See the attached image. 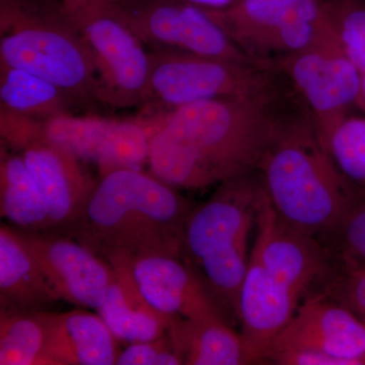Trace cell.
Segmentation results:
<instances>
[{
	"label": "cell",
	"mask_w": 365,
	"mask_h": 365,
	"mask_svg": "<svg viewBox=\"0 0 365 365\" xmlns=\"http://www.w3.org/2000/svg\"><path fill=\"white\" fill-rule=\"evenodd\" d=\"M270 100L218 98L158 115L151 174L175 188L198 190L258 170L285 121Z\"/></svg>",
	"instance_id": "cell-1"
},
{
	"label": "cell",
	"mask_w": 365,
	"mask_h": 365,
	"mask_svg": "<svg viewBox=\"0 0 365 365\" xmlns=\"http://www.w3.org/2000/svg\"><path fill=\"white\" fill-rule=\"evenodd\" d=\"M195 204L141 170L101 177L85 210L62 230L108 263L148 256L182 259L185 227Z\"/></svg>",
	"instance_id": "cell-2"
},
{
	"label": "cell",
	"mask_w": 365,
	"mask_h": 365,
	"mask_svg": "<svg viewBox=\"0 0 365 365\" xmlns=\"http://www.w3.org/2000/svg\"><path fill=\"white\" fill-rule=\"evenodd\" d=\"M258 172L278 215L324 246L364 190L343 176L314 127L300 122H284Z\"/></svg>",
	"instance_id": "cell-3"
},
{
	"label": "cell",
	"mask_w": 365,
	"mask_h": 365,
	"mask_svg": "<svg viewBox=\"0 0 365 365\" xmlns=\"http://www.w3.org/2000/svg\"><path fill=\"white\" fill-rule=\"evenodd\" d=\"M0 66L50 81L76 106L98 103L90 52L60 0H0Z\"/></svg>",
	"instance_id": "cell-4"
},
{
	"label": "cell",
	"mask_w": 365,
	"mask_h": 365,
	"mask_svg": "<svg viewBox=\"0 0 365 365\" xmlns=\"http://www.w3.org/2000/svg\"><path fill=\"white\" fill-rule=\"evenodd\" d=\"M263 194L260 175L253 173L222 182L193 208L185 227L182 260L196 271L227 319L237 321L249 237Z\"/></svg>",
	"instance_id": "cell-5"
},
{
	"label": "cell",
	"mask_w": 365,
	"mask_h": 365,
	"mask_svg": "<svg viewBox=\"0 0 365 365\" xmlns=\"http://www.w3.org/2000/svg\"><path fill=\"white\" fill-rule=\"evenodd\" d=\"M150 60L148 93L143 103L148 115L218 98L272 100V81L257 62L169 50L150 51Z\"/></svg>",
	"instance_id": "cell-6"
},
{
	"label": "cell",
	"mask_w": 365,
	"mask_h": 365,
	"mask_svg": "<svg viewBox=\"0 0 365 365\" xmlns=\"http://www.w3.org/2000/svg\"><path fill=\"white\" fill-rule=\"evenodd\" d=\"M90 52L98 79V101L125 109L143 105L150 51L114 1H101L71 14Z\"/></svg>",
	"instance_id": "cell-7"
},
{
	"label": "cell",
	"mask_w": 365,
	"mask_h": 365,
	"mask_svg": "<svg viewBox=\"0 0 365 365\" xmlns=\"http://www.w3.org/2000/svg\"><path fill=\"white\" fill-rule=\"evenodd\" d=\"M115 4L150 51L256 62L204 7L184 0H115Z\"/></svg>",
	"instance_id": "cell-8"
},
{
	"label": "cell",
	"mask_w": 365,
	"mask_h": 365,
	"mask_svg": "<svg viewBox=\"0 0 365 365\" xmlns=\"http://www.w3.org/2000/svg\"><path fill=\"white\" fill-rule=\"evenodd\" d=\"M155 129L153 116L114 119L73 114L43 120L40 139L97 165L101 177L121 169L141 170L148 163Z\"/></svg>",
	"instance_id": "cell-9"
},
{
	"label": "cell",
	"mask_w": 365,
	"mask_h": 365,
	"mask_svg": "<svg viewBox=\"0 0 365 365\" xmlns=\"http://www.w3.org/2000/svg\"><path fill=\"white\" fill-rule=\"evenodd\" d=\"M253 248L276 279L302 302L321 294L337 272L332 255L319 240L300 232L278 215L264 190L256 218Z\"/></svg>",
	"instance_id": "cell-10"
},
{
	"label": "cell",
	"mask_w": 365,
	"mask_h": 365,
	"mask_svg": "<svg viewBox=\"0 0 365 365\" xmlns=\"http://www.w3.org/2000/svg\"><path fill=\"white\" fill-rule=\"evenodd\" d=\"M281 66L313 113L318 134L346 116L356 102L361 72L331 34L307 49L287 55Z\"/></svg>",
	"instance_id": "cell-11"
},
{
	"label": "cell",
	"mask_w": 365,
	"mask_h": 365,
	"mask_svg": "<svg viewBox=\"0 0 365 365\" xmlns=\"http://www.w3.org/2000/svg\"><path fill=\"white\" fill-rule=\"evenodd\" d=\"M304 351L334 357L341 365H365V324L324 295L307 297L265 355Z\"/></svg>",
	"instance_id": "cell-12"
},
{
	"label": "cell",
	"mask_w": 365,
	"mask_h": 365,
	"mask_svg": "<svg viewBox=\"0 0 365 365\" xmlns=\"http://www.w3.org/2000/svg\"><path fill=\"white\" fill-rule=\"evenodd\" d=\"M59 299L98 309L114 279L112 266L61 232L16 230Z\"/></svg>",
	"instance_id": "cell-13"
},
{
	"label": "cell",
	"mask_w": 365,
	"mask_h": 365,
	"mask_svg": "<svg viewBox=\"0 0 365 365\" xmlns=\"http://www.w3.org/2000/svg\"><path fill=\"white\" fill-rule=\"evenodd\" d=\"M129 263L141 294L160 313L228 323L227 314L198 274L182 258L148 256Z\"/></svg>",
	"instance_id": "cell-14"
},
{
	"label": "cell",
	"mask_w": 365,
	"mask_h": 365,
	"mask_svg": "<svg viewBox=\"0 0 365 365\" xmlns=\"http://www.w3.org/2000/svg\"><path fill=\"white\" fill-rule=\"evenodd\" d=\"M302 300L269 272L252 249L240 292L237 321L255 364H261L281 331L289 323Z\"/></svg>",
	"instance_id": "cell-15"
},
{
	"label": "cell",
	"mask_w": 365,
	"mask_h": 365,
	"mask_svg": "<svg viewBox=\"0 0 365 365\" xmlns=\"http://www.w3.org/2000/svg\"><path fill=\"white\" fill-rule=\"evenodd\" d=\"M21 155L44 200L50 232H62L83 212L98 182L81 160L51 143H34Z\"/></svg>",
	"instance_id": "cell-16"
},
{
	"label": "cell",
	"mask_w": 365,
	"mask_h": 365,
	"mask_svg": "<svg viewBox=\"0 0 365 365\" xmlns=\"http://www.w3.org/2000/svg\"><path fill=\"white\" fill-rule=\"evenodd\" d=\"M206 9L248 55L275 52L283 29L325 16L319 0H237L225 9Z\"/></svg>",
	"instance_id": "cell-17"
},
{
	"label": "cell",
	"mask_w": 365,
	"mask_h": 365,
	"mask_svg": "<svg viewBox=\"0 0 365 365\" xmlns=\"http://www.w3.org/2000/svg\"><path fill=\"white\" fill-rule=\"evenodd\" d=\"M47 331V353L54 365H113L118 340L100 314L85 309L41 312Z\"/></svg>",
	"instance_id": "cell-18"
},
{
	"label": "cell",
	"mask_w": 365,
	"mask_h": 365,
	"mask_svg": "<svg viewBox=\"0 0 365 365\" xmlns=\"http://www.w3.org/2000/svg\"><path fill=\"white\" fill-rule=\"evenodd\" d=\"M115 276L104 302L97 309L113 335L122 342H145L165 335L172 317L155 309L141 294L130 263L109 262Z\"/></svg>",
	"instance_id": "cell-19"
},
{
	"label": "cell",
	"mask_w": 365,
	"mask_h": 365,
	"mask_svg": "<svg viewBox=\"0 0 365 365\" xmlns=\"http://www.w3.org/2000/svg\"><path fill=\"white\" fill-rule=\"evenodd\" d=\"M0 297L4 309L25 312H44L60 300L19 232L7 225L0 227Z\"/></svg>",
	"instance_id": "cell-20"
},
{
	"label": "cell",
	"mask_w": 365,
	"mask_h": 365,
	"mask_svg": "<svg viewBox=\"0 0 365 365\" xmlns=\"http://www.w3.org/2000/svg\"><path fill=\"white\" fill-rule=\"evenodd\" d=\"M185 365L254 364L241 334L223 319L172 317L167 331Z\"/></svg>",
	"instance_id": "cell-21"
},
{
	"label": "cell",
	"mask_w": 365,
	"mask_h": 365,
	"mask_svg": "<svg viewBox=\"0 0 365 365\" xmlns=\"http://www.w3.org/2000/svg\"><path fill=\"white\" fill-rule=\"evenodd\" d=\"M0 210L2 217L26 232H50L44 200L21 155L1 151Z\"/></svg>",
	"instance_id": "cell-22"
},
{
	"label": "cell",
	"mask_w": 365,
	"mask_h": 365,
	"mask_svg": "<svg viewBox=\"0 0 365 365\" xmlns=\"http://www.w3.org/2000/svg\"><path fill=\"white\" fill-rule=\"evenodd\" d=\"M0 106L21 116L47 120L72 114L76 104L50 81L23 69L0 66Z\"/></svg>",
	"instance_id": "cell-23"
},
{
	"label": "cell",
	"mask_w": 365,
	"mask_h": 365,
	"mask_svg": "<svg viewBox=\"0 0 365 365\" xmlns=\"http://www.w3.org/2000/svg\"><path fill=\"white\" fill-rule=\"evenodd\" d=\"M0 365H54L41 312L1 309Z\"/></svg>",
	"instance_id": "cell-24"
},
{
	"label": "cell",
	"mask_w": 365,
	"mask_h": 365,
	"mask_svg": "<svg viewBox=\"0 0 365 365\" xmlns=\"http://www.w3.org/2000/svg\"><path fill=\"white\" fill-rule=\"evenodd\" d=\"M317 135L343 176L365 190V117L346 115Z\"/></svg>",
	"instance_id": "cell-25"
},
{
	"label": "cell",
	"mask_w": 365,
	"mask_h": 365,
	"mask_svg": "<svg viewBox=\"0 0 365 365\" xmlns=\"http://www.w3.org/2000/svg\"><path fill=\"white\" fill-rule=\"evenodd\" d=\"M327 25L338 47L361 73L365 71V0L323 4Z\"/></svg>",
	"instance_id": "cell-26"
},
{
	"label": "cell",
	"mask_w": 365,
	"mask_h": 365,
	"mask_svg": "<svg viewBox=\"0 0 365 365\" xmlns=\"http://www.w3.org/2000/svg\"><path fill=\"white\" fill-rule=\"evenodd\" d=\"M338 269L365 266V190L326 245Z\"/></svg>",
	"instance_id": "cell-27"
},
{
	"label": "cell",
	"mask_w": 365,
	"mask_h": 365,
	"mask_svg": "<svg viewBox=\"0 0 365 365\" xmlns=\"http://www.w3.org/2000/svg\"><path fill=\"white\" fill-rule=\"evenodd\" d=\"M321 295L347 307L365 324V266L338 269Z\"/></svg>",
	"instance_id": "cell-28"
},
{
	"label": "cell",
	"mask_w": 365,
	"mask_h": 365,
	"mask_svg": "<svg viewBox=\"0 0 365 365\" xmlns=\"http://www.w3.org/2000/svg\"><path fill=\"white\" fill-rule=\"evenodd\" d=\"M117 365H181L168 334L158 339L132 343L120 352Z\"/></svg>",
	"instance_id": "cell-29"
},
{
	"label": "cell",
	"mask_w": 365,
	"mask_h": 365,
	"mask_svg": "<svg viewBox=\"0 0 365 365\" xmlns=\"http://www.w3.org/2000/svg\"><path fill=\"white\" fill-rule=\"evenodd\" d=\"M66 7V11L71 14L78 13L81 9L90 6L91 4L101 1H114V0H60Z\"/></svg>",
	"instance_id": "cell-30"
},
{
	"label": "cell",
	"mask_w": 365,
	"mask_h": 365,
	"mask_svg": "<svg viewBox=\"0 0 365 365\" xmlns=\"http://www.w3.org/2000/svg\"><path fill=\"white\" fill-rule=\"evenodd\" d=\"M190 4H196L204 9H220L232 6L237 0H184Z\"/></svg>",
	"instance_id": "cell-31"
},
{
	"label": "cell",
	"mask_w": 365,
	"mask_h": 365,
	"mask_svg": "<svg viewBox=\"0 0 365 365\" xmlns=\"http://www.w3.org/2000/svg\"><path fill=\"white\" fill-rule=\"evenodd\" d=\"M355 106L365 113V71L361 73V83H360L359 97L355 102Z\"/></svg>",
	"instance_id": "cell-32"
}]
</instances>
